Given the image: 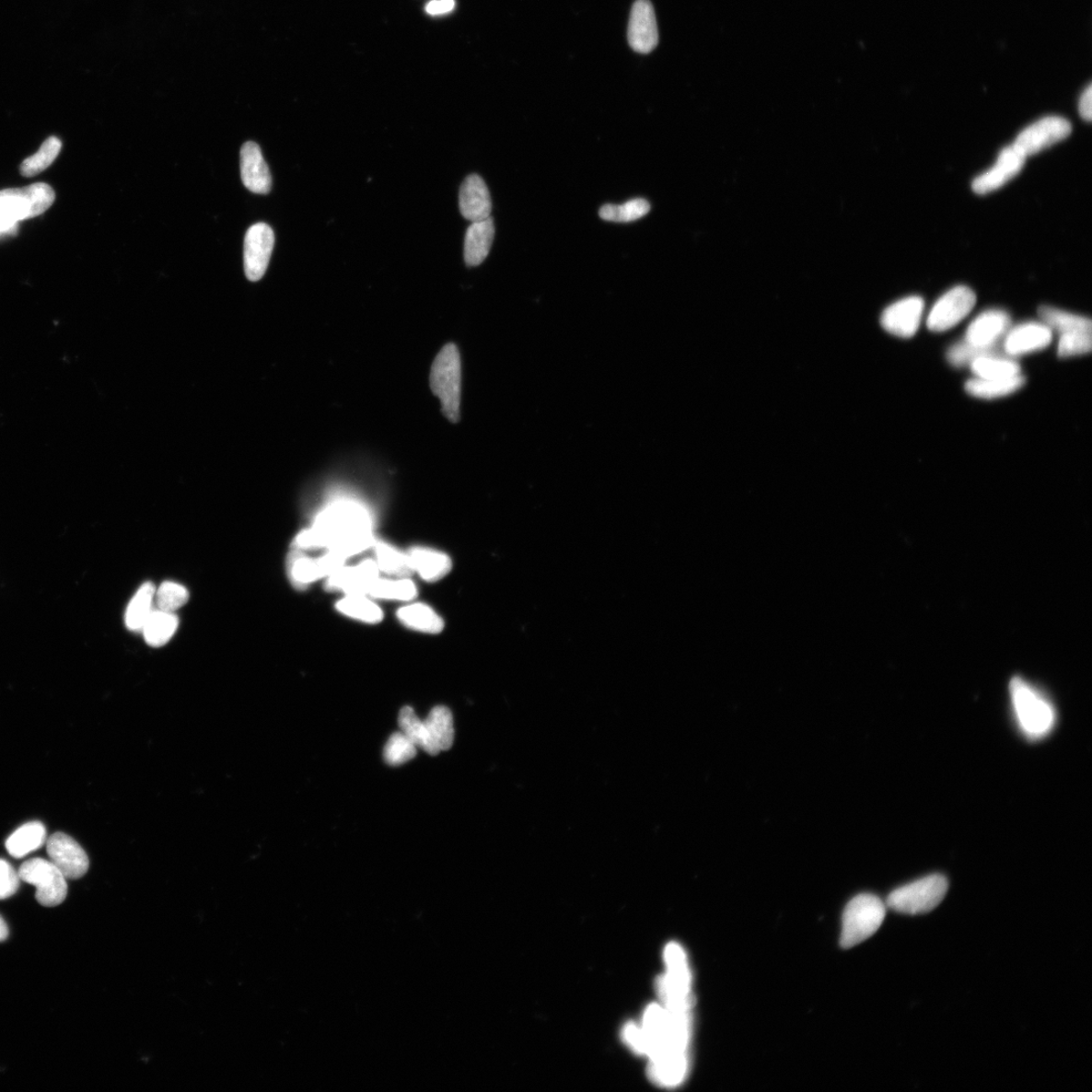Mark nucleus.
<instances>
[{"label":"nucleus","instance_id":"obj_1","mask_svg":"<svg viewBox=\"0 0 1092 1092\" xmlns=\"http://www.w3.org/2000/svg\"><path fill=\"white\" fill-rule=\"evenodd\" d=\"M376 540L372 519L353 502H342L318 515L313 527L297 534L294 548L300 551L333 550L347 559L372 548Z\"/></svg>","mask_w":1092,"mask_h":1092},{"label":"nucleus","instance_id":"obj_2","mask_svg":"<svg viewBox=\"0 0 1092 1092\" xmlns=\"http://www.w3.org/2000/svg\"><path fill=\"white\" fill-rule=\"evenodd\" d=\"M1009 690L1016 723L1022 733L1031 739L1047 737L1056 724L1053 705L1021 678H1014Z\"/></svg>","mask_w":1092,"mask_h":1092},{"label":"nucleus","instance_id":"obj_3","mask_svg":"<svg viewBox=\"0 0 1092 1092\" xmlns=\"http://www.w3.org/2000/svg\"><path fill=\"white\" fill-rule=\"evenodd\" d=\"M430 387L440 399L443 414L452 424L460 419L461 363L456 344L441 349L431 366Z\"/></svg>","mask_w":1092,"mask_h":1092},{"label":"nucleus","instance_id":"obj_4","mask_svg":"<svg viewBox=\"0 0 1092 1092\" xmlns=\"http://www.w3.org/2000/svg\"><path fill=\"white\" fill-rule=\"evenodd\" d=\"M55 199L54 190L46 183L0 192V231L12 228L17 221L44 214Z\"/></svg>","mask_w":1092,"mask_h":1092},{"label":"nucleus","instance_id":"obj_5","mask_svg":"<svg viewBox=\"0 0 1092 1092\" xmlns=\"http://www.w3.org/2000/svg\"><path fill=\"white\" fill-rule=\"evenodd\" d=\"M886 905L873 894H860L844 910L841 946L844 949L869 939L880 929L885 919Z\"/></svg>","mask_w":1092,"mask_h":1092},{"label":"nucleus","instance_id":"obj_6","mask_svg":"<svg viewBox=\"0 0 1092 1092\" xmlns=\"http://www.w3.org/2000/svg\"><path fill=\"white\" fill-rule=\"evenodd\" d=\"M949 889L945 876L934 874L895 889L889 896V908L904 914H924L934 911L944 900Z\"/></svg>","mask_w":1092,"mask_h":1092},{"label":"nucleus","instance_id":"obj_7","mask_svg":"<svg viewBox=\"0 0 1092 1092\" xmlns=\"http://www.w3.org/2000/svg\"><path fill=\"white\" fill-rule=\"evenodd\" d=\"M20 880L35 886L36 900L45 908H54L67 898L66 877L50 860L35 858L19 867Z\"/></svg>","mask_w":1092,"mask_h":1092},{"label":"nucleus","instance_id":"obj_8","mask_svg":"<svg viewBox=\"0 0 1092 1092\" xmlns=\"http://www.w3.org/2000/svg\"><path fill=\"white\" fill-rule=\"evenodd\" d=\"M976 296L970 287L958 285L939 298L926 320L934 332H943L959 324L970 314Z\"/></svg>","mask_w":1092,"mask_h":1092},{"label":"nucleus","instance_id":"obj_9","mask_svg":"<svg viewBox=\"0 0 1092 1092\" xmlns=\"http://www.w3.org/2000/svg\"><path fill=\"white\" fill-rule=\"evenodd\" d=\"M1073 132L1069 121L1061 117H1047L1026 128L1014 145L1028 158L1055 144L1065 140Z\"/></svg>","mask_w":1092,"mask_h":1092},{"label":"nucleus","instance_id":"obj_10","mask_svg":"<svg viewBox=\"0 0 1092 1092\" xmlns=\"http://www.w3.org/2000/svg\"><path fill=\"white\" fill-rule=\"evenodd\" d=\"M274 247V233L264 223L250 227L245 236L244 269L250 282H259L269 267Z\"/></svg>","mask_w":1092,"mask_h":1092},{"label":"nucleus","instance_id":"obj_11","mask_svg":"<svg viewBox=\"0 0 1092 1092\" xmlns=\"http://www.w3.org/2000/svg\"><path fill=\"white\" fill-rule=\"evenodd\" d=\"M47 842L50 861L65 876L66 879L84 877L89 868L87 854L80 844L68 834L56 832Z\"/></svg>","mask_w":1092,"mask_h":1092},{"label":"nucleus","instance_id":"obj_12","mask_svg":"<svg viewBox=\"0 0 1092 1092\" xmlns=\"http://www.w3.org/2000/svg\"><path fill=\"white\" fill-rule=\"evenodd\" d=\"M380 572L375 560H365L356 565L340 569L325 581L328 591L343 592L350 596H368Z\"/></svg>","mask_w":1092,"mask_h":1092},{"label":"nucleus","instance_id":"obj_13","mask_svg":"<svg viewBox=\"0 0 1092 1092\" xmlns=\"http://www.w3.org/2000/svg\"><path fill=\"white\" fill-rule=\"evenodd\" d=\"M1026 159L1014 144L1007 146L999 154L994 167L975 179L973 191L978 194H986L1003 188L1022 171Z\"/></svg>","mask_w":1092,"mask_h":1092},{"label":"nucleus","instance_id":"obj_14","mask_svg":"<svg viewBox=\"0 0 1092 1092\" xmlns=\"http://www.w3.org/2000/svg\"><path fill=\"white\" fill-rule=\"evenodd\" d=\"M628 42L635 52L641 54L651 53L656 47L658 30L650 0H636L634 3L628 26Z\"/></svg>","mask_w":1092,"mask_h":1092},{"label":"nucleus","instance_id":"obj_15","mask_svg":"<svg viewBox=\"0 0 1092 1092\" xmlns=\"http://www.w3.org/2000/svg\"><path fill=\"white\" fill-rule=\"evenodd\" d=\"M1011 325V318L1005 311H986L968 327L965 342L978 348H1001L1003 345L999 343L1004 340Z\"/></svg>","mask_w":1092,"mask_h":1092},{"label":"nucleus","instance_id":"obj_16","mask_svg":"<svg viewBox=\"0 0 1092 1092\" xmlns=\"http://www.w3.org/2000/svg\"><path fill=\"white\" fill-rule=\"evenodd\" d=\"M924 302L910 296L891 305L883 312L881 324L886 331L901 338L912 337L921 325Z\"/></svg>","mask_w":1092,"mask_h":1092},{"label":"nucleus","instance_id":"obj_17","mask_svg":"<svg viewBox=\"0 0 1092 1092\" xmlns=\"http://www.w3.org/2000/svg\"><path fill=\"white\" fill-rule=\"evenodd\" d=\"M1052 339V330L1044 323H1026L1008 330L1003 349L1006 356L1013 358L1042 350Z\"/></svg>","mask_w":1092,"mask_h":1092},{"label":"nucleus","instance_id":"obj_18","mask_svg":"<svg viewBox=\"0 0 1092 1092\" xmlns=\"http://www.w3.org/2000/svg\"><path fill=\"white\" fill-rule=\"evenodd\" d=\"M459 210L463 218L472 222L491 217L492 200L487 184L477 174H471L461 184Z\"/></svg>","mask_w":1092,"mask_h":1092},{"label":"nucleus","instance_id":"obj_19","mask_svg":"<svg viewBox=\"0 0 1092 1092\" xmlns=\"http://www.w3.org/2000/svg\"><path fill=\"white\" fill-rule=\"evenodd\" d=\"M242 181L250 192L267 194L272 191L273 180L261 149L254 142H247L241 148Z\"/></svg>","mask_w":1092,"mask_h":1092},{"label":"nucleus","instance_id":"obj_20","mask_svg":"<svg viewBox=\"0 0 1092 1092\" xmlns=\"http://www.w3.org/2000/svg\"><path fill=\"white\" fill-rule=\"evenodd\" d=\"M407 554L412 570L425 582L436 583L445 579L452 570V561L446 552L425 546H414Z\"/></svg>","mask_w":1092,"mask_h":1092},{"label":"nucleus","instance_id":"obj_21","mask_svg":"<svg viewBox=\"0 0 1092 1092\" xmlns=\"http://www.w3.org/2000/svg\"><path fill=\"white\" fill-rule=\"evenodd\" d=\"M397 618L409 630L425 634H439L446 626L445 621L434 608L420 602L401 607Z\"/></svg>","mask_w":1092,"mask_h":1092},{"label":"nucleus","instance_id":"obj_22","mask_svg":"<svg viewBox=\"0 0 1092 1092\" xmlns=\"http://www.w3.org/2000/svg\"><path fill=\"white\" fill-rule=\"evenodd\" d=\"M494 237V225L490 217L472 222L465 238V261L469 266H478L487 259Z\"/></svg>","mask_w":1092,"mask_h":1092},{"label":"nucleus","instance_id":"obj_23","mask_svg":"<svg viewBox=\"0 0 1092 1092\" xmlns=\"http://www.w3.org/2000/svg\"><path fill=\"white\" fill-rule=\"evenodd\" d=\"M47 842V831L43 823L32 821L24 824L10 836L6 847L10 856L20 859L37 851Z\"/></svg>","mask_w":1092,"mask_h":1092},{"label":"nucleus","instance_id":"obj_24","mask_svg":"<svg viewBox=\"0 0 1092 1092\" xmlns=\"http://www.w3.org/2000/svg\"><path fill=\"white\" fill-rule=\"evenodd\" d=\"M373 546L375 561L380 574L396 579L410 578V575L414 574L407 552H401L395 546L380 540H376Z\"/></svg>","mask_w":1092,"mask_h":1092},{"label":"nucleus","instance_id":"obj_25","mask_svg":"<svg viewBox=\"0 0 1092 1092\" xmlns=\"http://www.w3.org/2000/svg\"><path fill=\"white\" fill-rule=\"evenodd\" d=\"M398 724L403 733L413 744L431 756L440 753L439 749L432 740L425 720H421L413 708L405 706L401 709Z\"/></svg>","mask_w":1092,"mask_h":1092},{"label":"nucleus","instance_id":"obj_26","mask_svg":"<svg viewBox=\"0 0 1092 1092\" xmlns=\"http://www.w3.org/2000/svg\"><path fill=\"white\" fill-rule=\"evenodd\" d=\"M336 610L352 620L366 624H378L384 620V611L368 596L345 595L335 604Z\"/></svg>","mask_w":1092,"mask_h":1092},{"label":"nucleus","instance_id":"obj_27","mask_svg":"<svg viewBox=\"0 0 1092 1092\" xmlns=\"http://www.w3.org/2000/svg\"><path fill=\"white\" fill-rule=\"evenodd\" d=\"M1025 383L1026 378L1021 375L1003 379L976 378L968 380L965 389L968 394L976 398L995 399L1015 393Z\"/></svg>","mask_w":1092,"mask_h":1092},{"label":"nucleus","instance_id":"obj_28","mask_svg":"<svg viewBox=\"0 0 1092 1092\" xmlns=\"http://www.w3.org/2000/svg\"><path fill=\"white\" fill-rule=\"evenodd\" d=\"M418 588L410 578H389L382 576L375 582L368 593L373 599L411 602L417 598Z\"/></svg>","mask_w":1092,"mask_h":1092},{"label":"nucleus","instance_id":"obj_29","mask_svg":"<svg viewBox=\"0 0 1092 1092\" xmlns=\"http://www.w3.org/2000/svg\"><path fill=\"white\" fill-rule=\"evenodd\" d=\"M1038 313L1044 324L1060 335L1092 331L1091 320L1088 318L1057 310L1055 308L1047 306L1040 307Z\"/></svg>","mask_w":1092,"mask_h":1092},{"label":"nucleus","instance_id":"obj_30","mask_svg":"<svg viewBox=\"0 0 1092 1092\" xmlns=\"http://www.w3.org/2000/svg\"><path fill=\"white\" fill-rule=\"evenodd\" d=\"M970 366L978 378L982 379H1003L1021 375V366L1007 356L983 355L975 358Z\"/></svg>","mask_w":1092,"mask_h":1092},{"label":"nucleus","instance_id":"obj_31","mask_svg":"<svg viewBox=\"0 0 1092 1092\" xmlns=\"http://www.w3.org/2000/svg\"><path fill=\"white\" fill-rule=\"evenodd\" d=\"M178 626L177 616L171 612L157 610H153L142 632L149 645L158 647L169 642L177 632Z\"/></svg>","mask_w":1092,"mask_h":1092},{"label":"nucleus","instance_id":"obj_32","mask_svg":"<svg viewBox=\"0 0 1092 1092\" xmlns=\"http://www.w3.org/2000/svg\"><path fill=\"white\" fill-rule=\"evenodd\" d=\"M156 587L151 583L144 584L138 590L135 596L133 597L127 611H126V625L129 630L133 632H140L143 630L148 621L149 616L153 612L152 606L154 599H156Z\"/></svg>","mask_w":1092,"mask_h":1092},{"label":"nucleus","instance_id":"obj_33","mask_svg":"<svg viewBox=\"0 0 1092 1092\" xmlns=\"http://www.w3.org/2000/svg\"><path fill=\"white\" fill-rule=\"evenodd\" d=\"M432 740L439 750H447L455 739L453 717L451 711L446 706H436L432 709L425 719Z\"/></svg>","mask_w":1092,"mask_h":1092},{"label":"nucleus","instance_id":"obj_34","mask_svg":"<svg viewBox=\"0 0 1092 1092\" xmlns=\"http://www.w3.org/2000/svg\"><path fill=\"white\" fill-rule=\"evenodd\" d=\"M287 570L292 583L297 588H305L308 585L323 579L318 559L308 558L302 551L296 549L288 558Z\"/></svg>","mask_w":1092,"mask_h":1092},{"label":"nucleus","instance_id":"obj_35","mask_svg":"<svg viewBox=\"0 0 1092 1092\" xmlns=\"http://www.w3.org/2000/svg\"><path fill=\"white\" fill-rule=\"evenodd\" d=\"M650 211V203L645 199H634L622 204H604L599 215L608 222L631 223L644 218Z\"/></svg>","mask_w":1092,"mask_h":1092},{"label":"nucleus","instance_id":"obj_36","mask_svg":"<svg viewBox=\"0 0 1092 1092\" xmlns=\"http://www.w3.org/2000/svg\"><path fill=\"white\" fill-rule=\"evenodd\" d=\"M61 148L62 143L58 138H48L33 157L23 161L19 168L20 174L25 178H33L43 172L58 157Z\"/></svg>","mask_w":1092,"mask_h":1092},{"label":"nucleus","instance_id":"obj_37","mask_svg":"<svg viewBox=\"0 0 1092 1092\" xmlns=\"http://www.w3.org/2000/svg\"><path fill=\"white\" fill-rule=\"evenodd\" d=\"M417 747L401 731L391 735L384 749V759L389 766H401L414 759Z\"/></svg>","mask_w":1092,"mask_h":1092},{"label":"nucleus","instance_id":"obj_38","mask_svg":"<svg viewBox=\"0 0 1092 1092\" xmlns=\"http://www.w3.org/2000/svg\"><path fill=\"white\" fill-rule=\"evenodd\" d=\"M156 599L159 610L173 613L188 602L189 591L180 584L165 582L156 592Z\"/></svg>","mask_w":1092,"mask_h":1092},{"label":"nucleus","instance_id":"obj_39","mask_svg":"<svg viewBox=\"0 0 1092 1092\" xmlns=\"http://www.w3.org/2000/svg\"><path fill=\"white\" fill-rule=\"evenodd\" d=\"M1092 348V331L1060 335L1058 355L1071 357L1089 354Z\"/></svg>","mask_w":1092,"mask_h":1092},{"label":"nucleus","instance_id":"obj_40","mask_svg":"<svg viewBox=\"0 0 1092 1092\" xmlns=\"http://www.w3.org/2000/svg\"><path fill=\"white\" fill-rule=\"evenodd\" d=\"M999 349H1001V348H997V349L978 348V347L972 346L971 344L967 343L965 342V343H961L959 344L953 346L949 350V353H947V359H949V362L954 366L961 367V366H965L967 365H970L975 358L981 357L983 355H999V356H1001V353H999Z\"/></svg>","mask_w":1092,"mask_h":1092},{"label":"nucleus","instance_id":"obj_41","mask_svg":"<svg viewBox=\"0 0 1092 1092\" xmlns=\"http://www.w3.org/2000/svg\"><path fill=\"white\" fill-rule=\"evenodd\" d=\"M18 872L8 862L0 860V900L12 898L19 888Z\"/></svg>","mask_w":1092,"mask_h":1092},{"label":"nucleus","instance_id":"obj_42","mask_svg":"<svg viewBox=\"0 0 1092 1092\" xmlns=\"http://www.w3.org/2000/svg\"><path fill=\"white\" fill-rule=\"evenodd\" d=\"M623 1040L634 1052L646 1055V1043L643 1029L633 1023H628L623 1028Z\"/></svg>","mask_w":1092,"mask_h":1092},{"label":"nucleus","instance_id":"obj_43","mask_svg":"<svg viewBox=\"0 0 1092 1092\" xmlns=\"http://www.w3.org/2000/svg\"><path fill=\"white\" fill-rule=\"evenodd\" d=\"M455 0H432L426 6V12L431 16L447 14L455 8Z\"/></svg>","mask_w":1092,"mask_h":1092},{"label":"nucleus","instance_id":"obj_44","mask_svg":"<svg viewBox=\"0 0 1092 1092\" xmlns=\"http://www.w3.org/2000/svg\"><path fill=\"white\" fill-rule=\"evenodd\" d=\"M1079 113H1080V116L1083 117V119L1086 120L1087 122L1091 121V117H1092V87H1091V86H1088L1086 90H1085L1083 96H1081V98H1080Z\"/></svg>","mask_w":1092,"mask_h":1092},{"label":"nucleus","instance_id":"obj_45","mask_svg":"<svg viewBox=\"0 0 1092 1092\" xmlns=\"http://www.w3.org/2000/svg\"><path fill=\"white\" fill-rule=\"evenodd\" d=\"M7 936H8L7 924L5 922V920L2 918V916H0V942L6 941L7 939Z\"/></svg>","mask_w":1092,"mask_h":1092}]
</instances>
